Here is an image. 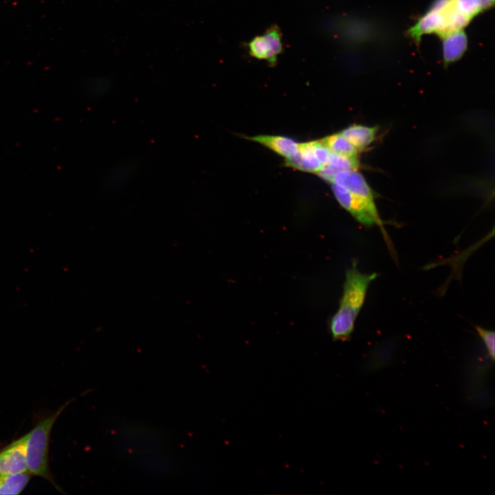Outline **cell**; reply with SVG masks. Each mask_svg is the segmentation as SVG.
Masks as SVG:
<instances>
[{"instance_id":"obj_5","label":"cell","mask_w":495,"mask_h":495,"mask_svg":"<svg viewBox=\"0 0 495 495\" xmlns=\"http://www.w3.org/2000/svg\"><path fill=\"white\" fill-rule=\"evenodd\" d=\"M248 54L258 60H264L270 66H275L283 53V36L280 28L272 25L261 35L252 38L246 44Z\"/></svg>"},{"instance_id":"obj_11","label":"cell","mask_w":495,"mask_h":495,"mask_svg":"<svg viewBox=\"0 0 495 495\" xmlns=\"http://www.w3.org/2000/svg\"><path fill=\"white\" fill-rule=\"evenodd\" d=\"M285 164L298 170L316 174L323 167L313 153L310 142L299 143L298 151L285 159Z\"/></svg>"},{"instance_id":"obj_15","label":"cell","mask_w":495,"mask_h":495,"mask_svg":"<svg viewBox=\"0 0 495 495\" xmlns=\"http://www.w3.org/2000/svg\"><path fill=\"white\" fill-rule=\"evenodd\" d=\"M133 170L131 164H122L112 169L104 179V187L108 190H114L122 185L129 177Z\"/></svg>"},{"instance_id":"obj_13","label":"cell","mask_w":495,"mask_h":495,"mask_svg":"<svg viewBox=\"0 0 495 495\" xmlns=\"http://www.w3.org/2000/svg\"><path fill=\"white\" fill-rule=\"evenodd\" d=\"M31 475L28 472L0 475V494H21L29 483Z\"/></svg>"},{"instance_id":"obj_7","label":"cell","mask_w":495,"mask_h":495,"mask_svg":"<svg viewBox=\"0 0 495 495\" xmlns=\"http://www.w3.org/2000/svg\"><path fill=\"white\" fill-rule=\"evenodd\" d=\"M136 466L153 475L166 476L175 472V463L172 456L163 450L150 451L133 455Z\"/></svg>"},{"instance_id":"obj_10","label":"cell","mask_w":495,"mask_h":495,"mask_svg":"<svg viewBox=\"0 0 495 495\" xmlns=\"http://www.w3.org/2000/svg\"><path fill=\"white\" fill-rule=\"evenodd\" d=\"M270 148L276 154L288 159L294 155L298 150V144L293 139L275 135H257L248 138Z\"/></svg>"},{"instance_id":"obj_2","label":"cell","mask_w":495,"mask_h":495,"mask_svg":"<svg viewBox=\"0 0 495 495\" xmlns=\"http://www.w3.org/2000/svg\"><path fill=\"white\" fill-rule=\"evenodd\" d=\"M69 402L60 406L56 412L40 418L34 428L27 433L26 465L28 472L49 481L58 490L51 473L49 464L50 439L52 427Z\"/></svg>"},{"instance_id":"obj_6","label":"cell","mask_w":495,"mask_h":495,"mask_svg":"<svg viewBox=\"0 0 495 495\" xmlns=\"http://www.w3.org/2000/svg\"><path fill=\"white\" fill-rule=\"evenodd\" d=\"M27 434L0 449V475L28 472Z\"/></svg>"},{"instance_id":"obj_18","label":"cell","mask_w":495,"mask_h":495,"mask_svg":"<svg viewBox=\"0 0 495 495\" xmlns=\"http://www.w3.org/2000/svg\"><path fill=\"white\" fill-rule=\"evenodd\" d=\"M458 10L470 19L483 11L478 0H454Z\"/></svg>"},{"instance_id":"obj_17","label":"cell","mask_w":495,"mask_h":495,"mask_svg":"<svg viewBox=\"0 0 495 495\" xmlns=\"http://www.w3.org/2000/svg\"><path fill=\"white\" fill-rule=\"evenodd\" d=\"M475 329L484 343L490 358L494 361L495 357L494 331L478 325L475 326Z\"/></svg>"},{"instance_id":"obj_1","label":"cell","mask_w":495,"mask_h":495,"mask_svg":"<svg viewBox=\"0 0 495 495\" xmlns=\"http://www.w3.org/2000/svg\"><path fill=\"white\" fill-rule=\"evenodd\" d=\"M376 273L366 274L358 268L355 261L346 271L342 294L338 310L332 316L329 330L334 341H347L354 330L355 320L364 305L371 283Z\"/></svg>"},{"instance_id":"obj_8","label":"cell","mask_w":495,"mask_h":495,"mask_svg":"<svg viewBox=\"0 0 495 495\" xmlns=\"http://www.w3.org/2000/svg\"><path fill=\"white\" fill-rule=\"evenodd\" d=\"M331 184L339 185L365 201L370 207L377 209L373 193L364 177L357 170L337 171Z\"/></svg>"},{"instance_id":"obj_4","label":"cell","mask_w":495,"mask_h":495,"mask_svg":"<svg viewBox=\"0 0 495 495\" xmlns=\"http://www.w3.org/2000/svg\"><path fill=\"white\" fill-rule=\"evenodd\" d=\"M331 184L333 194L340 205L362 225L367 227L378 226L390 248L391 243L377 209L372 208L365 201L344 188L336 184Z\"/></svg>"},{"instance_id":"obj_12","label":"cell","mask_w":495,"mask_h":495,"mask_svg":"<svg viewBox=\"0 0 495 495\" xmlns=\"http://www.w3.org/2000/svg\"><path fill=\"white\" fill-rule=\"evenodd\" d=\"M340 133L360 151L368 146L375 140L377 127L353 124Z\"/></svg>"},{"instance_id":"obj_19","label":"cell","mask_w":495,"mask_h":495,"mask_svg":"<svg viewBox=\"0 0 495 495\" xmlns=\"http://www.w3.org/2000/svg\"><path fill=\"white\" fill-rule=\"evenodd\" d=\"M494 0H478L481 7L483 10L489 9L490 7L494 6Z\"/></svg>"},{"instance_id":"obj_16","label":"cell","mask_w":495,"mask_h":495,"mask_svg":"<svg viewBox=\"0 0 495 495\" xmlns=\"http://www.w3.org/2000/svg\"><path fill=\"white\" fill-rule=\"evenodd\" d=\"M327 165L332 167L337 171L342 170H357L360 167V162L358 157H349L330 152L329 159Z\"/></svg>"},{"instance_id":"obj_9","label":"cell","mask_w":495,"mask_h":495,"mask_svg":"<svg viewBox=\"0 0 495 495\" xmlns=\"http://www.w3.org/2000/svg\"><path fill=\"white\" fill-rule=\"evenodd\" d=\"M442 39L443 60L448 65L460 59L468 47V37L463 30L450 32Z\"/></svg>"},{"instance_id":"obj_3","label":"cell","mask_w":495,"mask_h":495,"mask_svg":"<svg viewBox=\"0 0 495 495\" xmlns=\"http://www.w3.org/2000/svg\"><path fill=\"white\" fill-rule=\"evenodd\" d=\"M111 430L118 450L131 456L163 450L168 443L163 431L140 424L120 421L113 424Z\"/></svg>"},{"instance_id":"obj_14","label":"cell","mask_w":495,"mask_h":495,"mask_svg":"<svg viewBox=\"0 0 495 495\" xmlns=\"http://www.w3.org/2000/svg\"><path fill=\"white\" fill-rule=\"evenodd\" d=\"M319 140L332 153L349 157H358L359 151L340 133L327 135Z\"/></svg>"}]
</instances>
